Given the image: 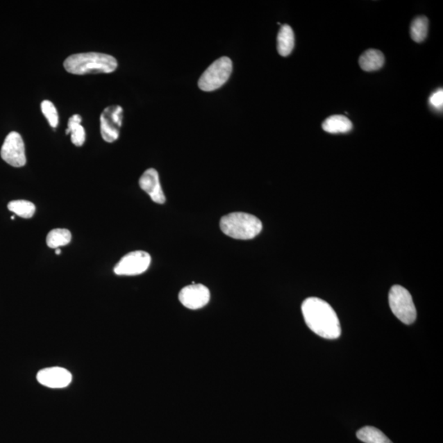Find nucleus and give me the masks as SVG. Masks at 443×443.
Segmentation results:
<instances>
[{"label": "nucleus", "instance_id": "3", "mask_svg": "<svg viewBox=\"0 0 443 443\" xmlns=\"http://www.w3.org/2000/svg\"><path fill=\"white\" fill-rule=\"evenodd\" d=\"M220 228L227 236L237 240H251L259 235L263 228L261 221L257 217L236 212L223 217Z\"/></svg>", "mask_w": 443, "mask_h": 443}, {"label": "nucleus", "instance_id": "16", "mask_svg": "<svg viewBox=\"0 0 443 443\" xmlns=\"http://www.w3.org/2000/svg\"><path fill=\"white\" fill-rule=\"evenodd\" d=\"M356 437L365 443H392L379 429L371 427H364L356 433Z\"/></svg>", "mask_w": 443, "mask_h": 443}, {"label": "nucleus", "instance_id": "10", "mask_svg": "<svg viewBox=\"0 0 443 443\" xmlns=\"http://www.w3.org/2000/svg\"><path fill=\"white\" fill-rule=\"evenodd\" d=\"M38 382L49 388H65L72 382V374L67 369L60 367H52L40 370L37 374Z\"/></svg>", "mask_w": 443, "mask_h": 443}, {"label": "nucleus", "instance_id": "21", "mask_svg": "<svg viewBox=\"0 0 443 443\" xmlns=\"http://www.w3.org/2000/svg\"><path fill=\"white\" fill-rule=\"evenodd\" d=\"M429 103L437 110H440L443 105V90H438L436 92L433 93L431 98H429Z\"/></svg>", "mask_w": 443, "mask_h": 443}, {"label": "nucleus", "instance_id": "8", "mask_svg": "<svg viewBox=\"0 0 443 443\" xmlns=\"http://www.w3.org/2000/svg\"><path fill=\"white\" fill-rule=\"evenodd\" d=\"M1 158L9 165L21 168L26 162L25 144L21 135L12 132L7 135L1 148Z\"/></svg>", "mask_w": 443, "mask_h": 443}, {"label": "nucleus", "instance_id": "12", "mask_svg": "<svg viewBox=\"0 0 443 443\" xmlns=\"http://www.w3.org/2000/svg\"><path fill=\"white\" fill-rule=\"evenodd\" d=\"M385 62L384 54L378 49H370L361 54L359 63L361 69L366 72H374L381 69Z\"/></svg>", "mask_w": 443, "mask_h": 443}, {"label": "nucleus", "instance_id": "15", "mask_svg": "<svg viewBox=\"0 0 443 443\" xmlns=\"http://www.w3.org/2000/svg\"><path fill=\"white\" fill-rule=\"evenodd\" d=\"M81 117L79 115H72L67 123L66 135L71 134V141L76 147H83L85 141V132L81 126Z\"/></svg>", "mask_w": 443, "mask_h": 443}, {"label": "nucleus", "instance_id": "14", "mask_svg": "<svg viewBox=\"0 0 443 443\" xmlns=\"http://www.w3.org/2000/svg\"><path fill=\"white\" fill-rule=\"evenodd\" d=\"M295 47V35L290 26L283 25L278 35V51L280 56L287 57Z\"/></svg>", "mask_w": 443, "mask_h": 443}, {"label": "nucleus", "instance_id": "11", "mask_svg": "<svg viewBox=\"0 0 443 443\" xmlns=\"http://www.w3.org/2000/svg\"><path fill=\"white\" fill-rule=\"evenodd\" d=\"M139 184L153 202L160 205L165 204L166 198L161 187L159 174L156 169H149L144 172L139 180Z\"/></svg>", "mask_w": 443, "mask_h": 443}, {"label": "nucleus", "instance_id": "7", "mask_svg": "<svg viewBox=\"0 0 443 443\" xmlns=\"http://www.w3.org/2000/svg\"><path fill=\"white\" fill-rule=\"evenodd\" d=\"M124 110L119 106H112L105 108L101 115V133L106 142L112 143L119 137L123 125Z\"/></svg>", "mask_w": 443, "mask_h": 443}, {"label": "nucleus", "instance_id": "9", "mask_svg": "<svg viewBox=\"0 0 443 443\" xmlns=\"http://www.w3.org/2000/svg\"><path fill=\"white\" fill-rule=\"evenodd\" d=\"M178 298L186 308L199 310L210 302V292L204 285L192 283L181 290Z\"/></svg>", "mask_w": 443, "mask_h": 443}, {"label": "nucleus", "instance_id": "17", "mask_svg": "<svg viewBox=\"0 0 443 443\" xmlns=\"http://www.w3.org/2000/svg\"><path fill=\"white\" fill-rule=\"evenodd\" d=\"M72 239L69 230L65 228L53 229L49 232L47 238V246L52 249H58L67 246Z\"/></svg>", "mask_w": 443, "mask_h": 443}, {"label": "nucleus", "instance_id": "4", "mask_svg": "<svg viewBox=\"0 0 443 443\" xmlns=\"http://www.w3.org/2000/svg\"><path fill=\"white\" fill-rule=\"evenodd\" d=\"M233 72V62L222 57L208 67L199 80L198 85L204 92H214L227 83Z\"/></svg>", "mask_w": 443, "mask_h": 443}, {"label": "nucleus", "instance_id": "6", "mask_svg": "<svg viewBox=\"0 0 443 443\" xmlns=\"http://www.w3.org/2000/svg\"><path fill=\"white\" fill-rule=\"evenodd\" d=\"M151 257L149 253L137 251L124 256L115 267V273L119 276L142 274L149 269Z\"/></svg>", "mask_w": 443, "mask_h": 443}, {"label": "nucleus", "instance_id": "13", "mask_svg": "<svg viewBox=\"0 0 443 443\" xmlns=\"http://www.w3.org/2000/svg\"><path fill=\"white\" fill-rule=\"evenodd\" d=\"M322 128L328 133H347L353 128V124L345 116L333 115L324 122Z\"/></svg>", "mask_w": 443, "mask_h": 443}, {"label": "nucleus", "instance_id": "18", "mask_svg": "<svg viewBox=\"0 0 443 443\" xmlns=\"http://www.w3.org/2000/svg\"><path fill=\"white\" fill-rule=\"evenodd\" d=\"M428 31V19L426 16L415 18L410 26V35L414 42L421 43L426 39Z\"/></svg>", "mask_w": 443, "mask_h": 443}, {"label": "nucleus", "instance_id": "5", "mask_svg": "<svg viewBox=\"0 0 443 443\" xmlns=\"http://www.w3.org/2000/svg\"><path fill=\"white\" fill-rule=\"evenodd\" d=\"M390 305L392 313L402 323L411 324L417 319V312L412 296L403 287L396 285L391 288Z\"/></svg>", "mask_w": 443, "mask_h": 443}, {"label": "nucleus", "instance_id": "2", "mask_svg": "<svg viewBox=\"0 0 443 443\" xmlns=\"http://www.w3.org/2000/svg\"><path fill=\"white\" fill-rule=\"evenodd\" d=\"M69 74L85 75L111 74L117 67L116 58L102 53H83L72 54L63 63Z\"/></svg>", "mask_w": 443, "mask_h": 443}, {"label": "nucleus", "instance_id": "1", "mask_svg": "<svg viewBox=\"0 0 443 443\" xmlns=\"http://www.w3.org/2000/svg\"><path fill=\"white\" fill-rule=\"evenodd\" d=\"M301 310L307 326L319 337L333 340L341 336L342 328L336 312L326 301L317 297L307 298Z\"/></svg>", "mask_w": 443, "mask_h": 443}, {"label": "nucleus", "instance_id": "22", "mask_svg": "<svg viewBox=\"0 0 443 443\" xmlns=\"http://www.w3.org/2000/svg\"><path fill=\"white\" fill-rule=\"evenodd\" d=\"M56 255H60V253H61L60 249V248L56 249Z\"/></svg>", "mask_w": 443, "mask_h": 443}, {"label": "nucleus", "instance_id": "20", "mask_svg": "<svg viewBox=\"0 0 443 443\" xmlns=\"http://www.w3.org/2000/svg\"><path fill=\"white\" fill-rule=\"evenodd\" d=\"M40 108H42L43 115L47 117L49 124L53 128H56L58 125V121H60L56 107L54 106L51 101H44Z\"/></svg>", "mask_w": 443, "mask_h": 443}, {"label": "nucleus", "instance_id": "19", "mask_svg": "<svg viewBox=\"0 0 443 443\" xmlns=\"http://www.w3.org/2000/svg\"><path fill=\"white\" fill-rule=\"evenodd\" d=\"M8 209L24 219H31L35 215V206L27 201H12L8 205Z\"/></svg>", "mask_w": 443, "mask_h": 443}]
</instances>
